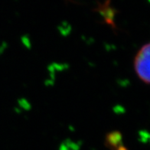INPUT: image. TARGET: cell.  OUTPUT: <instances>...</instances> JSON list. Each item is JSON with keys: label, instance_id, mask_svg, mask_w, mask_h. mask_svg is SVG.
Wrapping results in <instances>:
<instances>
[{"label": "cell", "instance_id": "1", "mask_svg": "<svg viewBox=\"0 0 150 150\" xmlns=\"http://www.w3.org/2000/svg\"><path fill=\"white\" fill-rule=\"evenodd\" d=\"M150 45L147 43L139 50L134 59V69L139 78L146 84L149 83Z\"/></svg>", "mask_w": 150, "mask_h": 150}]
</instances>
